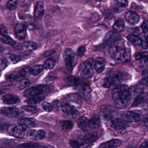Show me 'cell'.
Here are the masks:
<instances>
[{
	"label": "cell",
	"instance_id": "obj_32",
	"mask_svg": "<svg viewBox=\"0 0 148 148\" xmlns=\"http://www.w3.org/2000/svg\"><path fill=\"white\" fill-rule=\"evenodd\" d=\"M18 5V0H9L7 3V7L10 11L15 10Z\"/></svg>",
	"mask_w": 148,
	"mask_h": 148
},
{
	"label": "cell",
	"instance_id": "obj_4",
	"mask_svg": "<svg viewBox=\"0 0 148 148\" xmlns=\"http://www.w3.org/2000/svg\"><path fill=\"white\" fill-rule=\"evenodd\" d=\"M8 132L10 135L17 138L25 139L29 136V130L21 125H10L8 128Z\"/></svg>",
	"mask_w": 148,
	"mask_h": 148
},
{
	"label": "cell",
	"instance_id": "obj_58",
	"mask_svg": "<svg viewBox=\"0 0 148 148\" xmlns=\"http://www.w3.org/2000/svg\"><path fill=\"white\" fill-rule=\"evenodd\" d=\"M4 49L2 47L0 46V53H2L4 52Z\"/></svg>",
	"mask_w": 148,
	"mask_h": 148
},
{
	"label": "cell",
	"instance_id": "obj_45",
	"mask_svg": "<svg viewBox=\"0 0 148 148\" xmlns=\"http://www.w3.org/2000/svg\"><path fill=\"white\" fill-rule=\"evenodd\" d=\"M0 34L3 36H7L8 35V28L4 25H0Z\"/></svg>",
	"mask_w": 148,
	"mask_h": 148
},
{
	"label": "cell",
	"instance_id": "obj_49",
	"mask_svg": "<svg viewBox=\"0 0 148 148\" xmlns=\"http://www.w3.org/2000/svg\"><path fill=\"white\" fill-rule=\"evenodd\" d=\"M148 53L147 52H140L138 53L136 56V60H139L143 58L147 57Z\"/></svg>",
	"mask_w": 148,
	"mask_h": 148
},
{
	"label": "cell",
	"instance_id": "obj_36",
	"mask_svg": "<svg viewBox=\"0 0 148 148\" xmlns=\"http://www.w3.org/2000/svg\"><path fill=\"white\" fill-rule=\"evenodd\" d=\"M71 147L73 148H79L81 147L84 144L77 140H70L69 142Z\"/></svg>",
	"mask_w": 148,
	"mask_h": 148
},
{
	"label": "cell",
	"instance_id": "obj_14",
	"mask_svg": "<svg viewBox=\"0 0 148 148\" xmlns=\"http://www.w3.org/2000/svg\"><path fill=\"white\" fill-rule=\"evenodd\" d=\"M19 124L28 128H34L38 125V122L35 119L31 118H21L18 121Z\"/></svg>",
	"mask_w": 148,
	"mask_h": 148
},
{
	"label": "cell",
	"instance_id": "obj_56",
	"mask_svg": "<svg viewBox=\"0 0 148 148\" xmlns=\"http://www.w3.org/2000/svg\"><path fill=\"white\" fill-rule=\"evenodd\" d=\"M148 116H147V115H146V116H145V118L143 120L144 123L145 125V126H146V127H147V126H148Z\"/></svg>",
	"mask_w": 148,
	"mask_h": 148
},
{
	"label": "cell",
	"instance_id": "obj_19",
	"mask_svg": "<svg viewBox=\"0 0 148 148\" xmlns=\"http://www.w3.org/2000/svg\"><path fill=\"white\" fill-rule=\"evenodd\" d=\"M45 4L43 1L38 2L35 7L34 14L35 17L39 19H41L43 18L45 13Z\"/></svg>",
	"mask_w": 148,
	"mask_h": 148
},
{
	"label": "cell",
	"instance_id": "obj_9",
	"mask_svg": "<svg viewBox=\"0 0 148 148\" xmlns=\"http://www.w3.org/2000/svg\"><path fill=\"white\" fill-rule=\"evenodd\" d=\"M112 125L115 130L121 134H124L126 132L128 123L124 120L120 118H116L112 121Z\"/></svg>",
	"mask_w": 148,
	"mask_h": 148
},
{
	"label": "cell",
	"instance_id": "obj_51",
	"mask_svg": "<svg viewBox=\"0 0 148 148\" xmlns=\"http://www.w3.org/2000/svg\"><path fill=\"white\" fill-rule=\"evenodd\" d=\"M142 77H143V79L144 80H145V83H146V85H147L148 79V69H145V70L143 71V73H142Z\"/></svg>",
	"mask_w": 148,
	"mask_h": 148
},
{
	"label": "cell",
	"instance_id": "obj_54",
	"mask_svg": "<svg viewBox=\"0 0 148 148\" xmlns=\"http://www.w3.org/2000/svg\"><path fill=\"white\" fill-rule=\"evenodd\" d=\"M55 81V78L53 77H48L45 79L44 82L46 84H52Z\"/></svg>",
	"mask_w": 148,
	"mask_h": 148
},
{
	"label": "cell",
	"instance_id": "obj_26",
	"mask_svg": "<svg viewBox=\"0 0 148 148\" xmlns=\"http://www.w3.org/2000/svg\"><path fill=\"white\" fill-rule=\"evenodd\" d=\"M128 40L133 45H141V39L138 36L131 34L127 36Z\"/></svg>",
	"mask_w": 148,
	"mask_h": 148
},
{
	"label": "cell",
	"instance_id": "obj_33",
	"mask_svg": "<svg viewBox=\"0 0 148 148\" xmlns=\"http://www.w3.org/2000/svg\"><path fill=\"white\" fill-rule=\"evenodd\" d=\"M44 99H45V97H34L27 99L26 102H27L29 104L33 105L41 102Z\"/></svg>",
	"mask_w": 148,
	"mask_h": 148
},
{
	"label": "cell",
	"instance_id": "obj_48",
	"mask_svg": "<svg viewBox=\"0 0 148 148\" xmlns=\"http://www.w3.org/2000/svg\"><path fill=\"white\" fill-rule=\"evenodd\" d=\"M96 136H93V135H90L86 138V143L88 144H92L93 142H95L96 140Z\"/></svg>",
	"mask_w": 148,
	"mask_h": 148
},
{
	"label": "cell",
	"instance_id": "obj_17",
	"mask_svg": "<svg viewBox=\"0 0 148 148\" xmlns=\"http://www.w3.org/2000/svg\"><path fill=\"white\" fill-rule=\"evenodd\" d=\"M121 39H122V37L119 34L114 32H110L106 34L104 40L106 43L111 45Z\"/></svg>",
	"mask_w": 148,
	"mask_h": 148
},
{
	"label": "cell",
	"instance_id": "obj_40",
	"mask_svg": "<svg viewBox=\"0 0 148 148\" xmlns=\"http://www.w3.org/2000/svg\"><path fill=\"white\" fill-rule=\"evenodd\" d=\"M142 31V30H141L138 27H132V28H130L129 29V32L131 33L132 34L136 35V36H138L140 35Z\"/></svg>",
	"mask_w": 148,
	"mask_h": 148
},
{
	"label": "cell",
	"instance_id": "obj_42",
	"mask_svg": "<svg viewBox=\"0 0 148 148\" xmlns=\"http://www.w3.org/2000/svg\"><path fill=\"white\" fill-rule=\"evenodd\" d=\"M7 66V61L5 58H0V71H3Z\"/></svg>",
	"mask_w": 148,
	"mask_h": 148
},
{
	"label": "cell",
	"instance_id": "obj_25",
	"mask_svg": "<svg viewBox=\"0 0 148 148\" xmlns=\"http://www.w3.org/2000/svg\"><path fill=\"white\" fill-rule=\"evenodd\" d=\"M88 119L85 116L80 117L77 121V124L79 128L82 130H87L88 127Z\"/></svg>",
	"mask_w": 148,
	"mask_h": 148
},
{
	"label": "cell",
	"instance_id": "obj_30",
	"mask_svg": "<svg viewBox=\"0 0 148 148\" xmlns=\"http://www.w3.org/2000/svg\"><path fill=\"white\" fill-rule=\"evenodd\" d=\"M20 75L22 77H26L32 75V68L30 67H25L22 68L19 72Z\"/></svg>",
	"mask_w": 148,
	"mask_h": 148
},
{
	"label": "cell",
	"instance_id": "obj_61",
	"mask_svg": "<svg viewBox=\"0 0 148 148\" xmlns=\"http://www.w3.org/2000/svg\"><path fill=\"white\" fill-rule=\"evenodd\" d=\"M1 128H2V127L0 126V132H1Z\"/></svg>",
	"mask_w": 148,
	"mask_h": 148
},
{
	"label": "cell",
	"instance_id": "obj_10",
	"mask_svg": "<svg viewBox=\"0 0 148 148\" xmlns=\"http://www.w3.org/2000/svg\"><path fill=\"white\" fill-rule=\"evenodd\" d=\"M66 103L74 106L75 108L79 107L82 104L81 98L79 95L76 93H71L65 97Z\"/></svg>",
	"mask_w": 148,
	"mask_h": 148
},
{
	"label": "cell",
	"instance_id": "obj_37",
	"mask_svg": "<svg viewBox=\"0 0 148 148\" xmlns=\"http://www.w3.org/2000/svg\"><path fill=\"white\" fill-rule=\"evenodd\" d=\"M103 15L105 18L108 20H111L114 18L113 12L110 10H106L104 11Z\"/></svg>",
	"mask_w": 148,
	"mask_h": 148
},
{
	"label": "cell",
	"instance_id": "obj_28",
	"mask_svg": "<svg viewBox=\"0 0 148 148\" xmlns=\"http://www.w3.org/2000/svg\"><path fill=\"white\" fill-rule=\"evenodd\" d=\"M56 62L54 60L51 58L47 59L44 64V68L47 70H51L55 67Z\"/></svg>",
	"mask_w": 148,
	"mask_h": 148
},
{
	"label": "cell",
	"instance_id": "obj_16",
	"mask_svg": "<svg viewBox=\"0 0 148 148\" xmlns=\"http://www.w3.org/2000/svg\"><path fill=\"white\" fill-rule=\"evenodd\" d=\"M125 20L128 23L132 25L137 24L140 21V17L136 13L132 11H129L125 15Z\"/></svg>",
	"mask_w": 148,
	"mask_h": 148
},
{
	"label": "cell",
	"instance_id": "obj_21",
	"mask_svg": "<svg viewBox=\"0 0 148 148\" xmlns=\"http://www.w3.org/2000/svg\"><path fill=\"white\" fill-rule=\"evenodd\" d=\"M105 65L106 62L104 59L101 57H98L96 59L94 67L98 73H101L103 72L105 68Z\"/></svg>",
	"mask_w": 148,
	"mask_h": 148
},
{
	"label": "cell",
	"instance_id": "obj_43",
	"mask_svg": "<svg viewBox=\"0 0 148 148\" xmlns=\"http://www.w3.org/2000/svg\"><path fill=\"white\" fill-rule=\"evenodd\" d=\"M117 4L121 8H126L128 5V0H116Z\"/></svg>",
	"mask_w": 148,
	"mask_h": 148
},
{
	"label": "cell",
	"instance_id": "obj_15",
	"mask_svg": "<svg viewBox=\"0 0 148 148\" xmlns=\"http://www.w3.org/2000/svg\"><path fill=\"white\" fill-rule=\"evenodd\" d=\"M27 27L23 24H18L14 28L15 34L19 39H24L27 35Z\"/></svg>",
	"mask_w": 148,
	"mask_h": 148
},
{
	"label": "cell",
	"instance_id": "obj_60",
	"mask_svg": "<svg viewBox=\"0 0 148 148\" xmlns=\"http://www.w3.org/2000/svg\"><path fill=\"white\" fill-rule=\"evenodd\" d=\"M96 1H101L102 0H96Z\"/></svg>",
	"mask_w": 148,
	"mask_h": 148
},
{
	"label": "cell",
	"instance_id": "obj_59",
	"mask_svg": "<svg viewBox=\"0 0 148 148\" xmlns=\"http://www.w3.org/2000/svg\"><path fill=\"white\" fill-rule=\"evenodd\" d=\"M3 93V92L0 90V95H1V94H2Z\"/></svg>",
	"mask_w": 148,
	"mask_h": 148
},
{
	"label": "cell",
	"instance_id": "obj_1",
	"mask_svg": "<svg viewBox=\"0 0 148 148\" xmlns=\"http://www.w3.org/2000/svg\"><path fill=\"white\" fill-rule=\"evenodd\" d=\"M108 52L117 63L127 62L131 57V48L130 44L122 38L111 44Z\"/></svg>",
	"mask_w": 148,
	"mask_h": 148
},
{
	"label": "cell",
	"instance_id": "obj_18",
	"mask_svg": "<svg viewBox=\"0 0 148 148\" xmlns=\"http://www.w3.org/2000/svg\"><path fill=\"white\" fill-rule=\"evenodd\" d=\"M4 103L9 105L18 103L21 100L18 96L14 94H7L3 96L2 98Z\"/></svg>",
	"mask_w": 148,
	"mask_h": 148
},
{
	"label": "cell",
	"instance_id": "obj_44",
	"mask_svg": "<svg viewBox=\"0 0 148 148\" xmlns=\"http://www.w3.org/2000/svg\"><path fill=\"white\" fill-rule=\"evenodd\" d=\"M9 59L11 60V62L14 64H16L20 61L21 59L20 58V57L17 55H14V54H12L10 55L9 57Z\"/></svg>",
	"mask_w": 148,
	"mask_h": 148
},
{
	"label": "cell",
	"instance_id": "obj_50",
	"mask_svg": "<svg viewBox=\"0 0 148 148\" xmlns=\"http://www.w3.org/2000/svg\"><path fill=\"white\" fill-rule=\"evenodd\" d=\"M86 49L84 47L81 46L78 49L77 52V54L78 56L79 57H82L84 56V54L85 53Z\"/></svg>",
	"mask_w": 148,
	"mask_h": 148
},
{
	"label": "cell",
	"instance_id": "obj_53",
	"mask_svg": "<svg viewBox=\"0 0 148 148\" xmlns=\"http://www.w3.org/2000/svg\"><path fill=\"white\" fill-rule=\"evenodd\" d=\"M12 47L14 50H17V51H21V50H22L23 48V46L21 44L17 43V42H15L14 45Z\"/></svg>",
	"mask_w": 148,
	"mask_h": 148
},
{
	"label": "cell",
	"instance_id": "obj_6",
	"mask_svg": "<svg viewBox=\"0 0 148 148\" xmlns=\"http://www.w3.org/2000/svg\"><path fill=\"white\" fill-rule=\"evenodd\" d=\"M50 88L47 85H38L33 86L26 90L24 95L27 97H31L50 91Z\"/></svg>",
	"mask_w": 148,
	"mask_h": 148
},
{
	"label": "cell",
	"instance_id": "obj_35",
	"mask_svg": "<svg viewBox=\"0 0 148 148\" xmlns=\"http://www.w3.org/2000/svg\"><path fill=\"white\" fill-rule=\"evenodd\" d=\"M1 40H2L3 43L7 44V45H10L12 46L14 45V43L16 42L13 39L8 36V35L3 36L1 38Z\"/></svg>",
	"mask_w": 148,
	"mask_h": 148
},
{
	"label": "cell",
	"instance_id": "obj_29",
	"mask_svg": "<svg viewBox=\"0 0 148 148\" xmlns=\"http://www.w3.org/2000/svg\"><path fill=\"white\" fill-rule=\"evenodd\" d=\"M44 66L41 65H37L32 68V74L37 76L44 69Z\"/></svg>",
	"mask_w": 148,
	"mask_h": 148
},
{
	"label": "cell",
	"instance_id": "obj_34",
	"mask_svg": "<svg viewBox=\"0 0 148 148\" xmlns=\"http://www.w3.org/2000/svg\"><path fill=\"white\" fill-rule=\"evenodd\" d=\"M31 82L29 79H23L20 81L18 85V89L19 90H23L25 88L28 87L30 86Z\"/></svg>",
	"mask_w": 148,
	"mask_h": 148
},
{
	"label": "cell",
	"instance_id": "obj_7",
	"mask_svg": "<svg viewBox=\"0 0 148 148\" xmlns=\"http://www.w3.org/2000/svg\"><path fill=\"white\" fill-rule=\"evenodd\" d=\"M1 111L2 114L11 118L21 119L25 116L24 112L15 106L3 107Z\"/></svg>",
	"mask_w": 148,
	"mask_h": 148
},
{
	"label": "cell",
	"instance_id": "obj_5",
	"mask_svg": "<svg viewBox=\"0 0 148 148\" xmlns=\"http://www.w3.org/2000/svg\"><path fill=\"white\" fill-rule=\"evenodd\" d=\"M94 60L90 58L85 61L79 66V73L81 77L84 79H89L93 74V66Z\"/></svg>",
	"mask_w": 148,
	"mask_h": 148
},
{
	"label": "cell",
	"instance_id": "obj_3",
	"mask_svg": "<svg viewBox=\"0 0 148 148\" xmlns=\"http://www.w3.org/2000/svg\"><path fill=\"white\" fill-rule=\"evenodd\" d=\"M123 79V74L120 72L114 71L107 77L101 81V85L104 88H108L120 84Z\"/></svg>",
	"mask_w": 148,
	"mask_h": 148
},
{
	"label": "cell",
	"instance_id": "obj_46",
	"mask_svg": "<svg viewBox=\"0 0 148 148\" xmlns=\"http://www.w3.org/2000/svg\"><path fill=\"white\" fill-rule=\"evenodd\" d=\"M22 109L27 111L30 112H33L36 110V107L32 105L23 106H22Z\"/></svg>",
	"mask_w": 148,
	"mask_h": 148
},
{
	"label": "cell",
	"instance_id": "obj_24",
	"mask_svg": "<svg viewBox=\"0 0 148 148\" xmlns=\"http://www.w3.org/2000/svg\"><path fill=\"white\" fill-rule=\"evenodd\" d=\"M100 124V119L97 117H94L88 120V126L91 129H96L99 127Z\"/></svg>",
	"mask_w": 148,
	"mask_h": 148
},
{
	"label": "cell",
	"instance_id": "obj_41",
	"mask_svg": "<svg viewBox=\"0 0 148 148\" xmlns=\"http://www.w3.org/2000/svg\"><path fill=\"white\" fill-rule=\"evenodd\" d=\"M141 45L145 50L148 49V37L143 36L141 39Z\"/></svg>",
	"mask_w": 148,
	"mask_h": 148
},
{
	"label": "cell",
	"instance_id": "obj_57",
	"mask_svg": "<svg viewBox=\"0 0 148 148\" xmlns=\"http://www.w3.org/2000/svg\"><path fill=\"white\" fill-rule=\"evenodd\" d=\"M140 148H148L147 143L144 142V143H143L141 146H140Z\"/></svg>",
	"mask_w": 148,
	"mask_h": 148
},
{
	"label": "cell",
	"instance_id": "obj_2",
	"mask_svg": "<svg viewBox=\"0 0 148 148\" xmlns=\"http://www.w3.org/2000/svg\"><path fill=\"white\" fill-rule=\"evenodd\" d=\"M134 94L133 90L127 86L120 84L117 86L112 93L114 106L118 109L126 108L131 102Z\"/></svg>",
	"mask_w": 148,
	"mask_h": 148
},
{
	"label": "cell",
	"instance_id": "obj_12",
	"mask_svg": "<svg viewBox=\"0 0 148 148\" xmlns=\"http://www.w3.org/2000/svg\"><path fill=\"white\" fill-rule=\"evenodd\" d=\"M61 109L63 112L66 114L68 117L71 119L75 118L78 114V112L76 108L66 103L62 105Z\"/></svg>",
	"mask_w": 148,
	"mask_h": 148
},
{
	"label": "cell",
	"instance_id": "obj_22",
	"mask_svg": "<svg viewBox=\"0 0 148 148\" xmlns=\"http://www.w3.org/2000/svg\"><path fill=\"white\" fill-rule=\"evenodd\" d=\"M121 140L115 139L110 140L108 142H105L100 145V148H117L119 147L122 144Z\"/></svg>",
	"mask_w": 148,
	"mask_h": 148
},
{
	"label": "cell",
	"instance_id": "obj_23",
	"mask_svg": "<svg viewBox=\"0 0 148 148\" xmlns=\"http://www.w3.org/2000/svg\"><path fill=\"white\" fill-rule=\"evenodd\" d=\"M125 27L124 21L122 19L117 20L113 25V29L117 32H121L124 30Z\"/></svg>",
	"mask_w": 148,
	"mask_h": 148
},
{
	"label": "cell",
	"instance_id": "obj_20",
	"mask_svg": "<svg viewBox=\"0 0 148 148\" xmlns=\"http://www.w3.org/2000/svg\"><path fill=\"white\" fill-rule=\"evenodd\" d=\"M29 136L34 140H42L45 137V133L44 131L41 130H29Z\"/></svg>",
	"mask_w": 148,
	"mask_h": 148
},
{
	"label": "cell",
	"instance_id": "obj_31",
	"mask_svg": "<svg viewBox=\"0 0 148 148\" xmlns=\"http://www.w3.org/2000/svg\"><path fill=\"white\" fill-rule=\"evenodd\" d=\"M61 127L64 131H70L73 127V124L71 121H64L61 122Z\"/></svg>",
	"mask_w": 148,
	"mask_h": 148
},
{
	"label": "cell",
	"instance_id": "obj_13",
	"mask_svg": "<svg viewBox=\"0 0 148 148\" xmlns=\"http://www.w3.org/2000/svg\"><path fill=\"white\" fill-rule=\"evenodd\" d=\"M143 104L147 109L148 104V94L147 92H142L135 99L132 105V107H137L140 105Z\"/></svg>",
	"mask_w": 148,
	"mask_h": 148
},
{
	"label": "cell",
	"instance_id": "obj_55",
	"mask_svg": "<svg viewBox=\"0 0 148 148\" xmlns=\"http://www.w3.org/2000/svg\"><path fill=\"white\" fill-rule=\"evenodd\" d=\"M27 144H25L23 145V147H36V145H34L33 144H30L28 143L27 144Z\"/></svg>",
	"mask_w": 148,
	"mask_h": 148
},
{
	"label": "cell",
	"instance_id": "obj_27",
	"mask_svg": "<svg viewBox=\"0 0 148 148\" xmlns=\"http://www.w3.org/2000/svg\"><path fill=\"white\" fill-rule=\"evenodd\" d=\"M23 46L29 51H34L38 48L37 44L32 41H27L25 42Z\"/></svg>",
	"mask_w": 148,
	"mask_h": 148
},
{
	"label": "cell",
	"instance_id": "obj_8",
	"mask_svg": "<svg viewBox=\"0 0 148 148\" xmlns=\"http://www.w3.org/2000/svg\"><path fill=\"white\" fill-rule=\"evenodd\" d=\"M63 58L68 71H71L75 66V54L71 49H66L63 53Z\"/></svg>",
	"mask_w": 148,
	"mask_h": 148
},
{
	"label": "cell",
	"instance_id": "obj_47",
	"mask_svg": "<svg viewBox=\"0 0 148 148\" xmlns=\"http://www.w3.org/2000/svg\"><path fill=\"white\" fill-rule=\"evenodd\" d=\"M17 75L14 73H10L6 76V79L8 81L13 82L17 79Z\"/></svg>",
	"mask_w": 148,
	"mask_h": 148
},
{
	"label": "cell",
	"instance_id": "obj_11",
	"mask_svg": "<svg viewBox=\"0 0 148 148\" xmlns=\"http://www.w3.org/2000/svg\"><path fill=\"white\" fill-rule=\"evenodd\" d=\"M121 116L123 120L129 123H137L140 120V116L134 112L125 111L121 113Z\"/></svg>",
	"mask_w": 148,
	"mask_h": 148
},
{
	"label": "cell",
	"instance_id": "obj_38",
	"mask_svg": "<svg viewBox=\"0 0 148 148\" xmlns=\"http://www.w3.org/2000/svg\"><path fill=\"white\" fill-rule=\"evenodd\" d=\"M43 109L46 111L51 112L53 110V106L50 103L47 102H43L42 104Z\"/></svg>",
	"mask_w": 148,
	"mask_h": 148
},
{
	"label": "cell",
	"instance_id": "obj_52",
	"mask_svg": "<svg viewBox=\"0 0 148 148\" xmlns=\"http://www.w3.org/2000/svg\"><path fill=\"white\" fill-rule=\"evenodd\" d=\"M62 103L61 102L58 100H55L53 102V106L55 109H59L61 108Z\"/></svg>",
	"mask_w": 148,
	"mask_h": 148
},
{
	"label": "cell",
	"instance_id": "obj_39",
	"mask_svg": "<svg viewBox=\"0 0 148 148\" xmlns=\"http://www.w3.org/2000/svg\"><path fill=\"white\" fill-rule=\"evenodd\" d=\"M141 29L145 34V36L148 37V21L145 20L142 24Z\"/></svg>",
	"mask_w": 148,
	"mask_h": 148
}]
</instances>
